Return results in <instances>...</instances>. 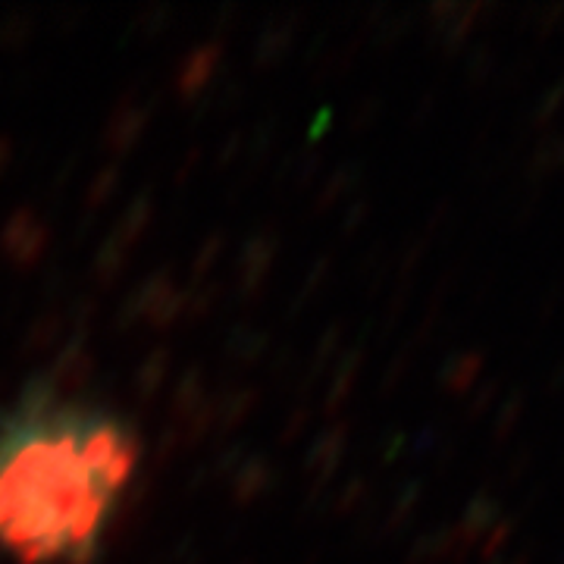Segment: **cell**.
I'll return each instance as SVG.
<instances>
[{"mask_svg": "<svg viewBox=\"0 0 564 564\" xmlns=\"http://www.w3.org/2000/svg\"><path fill=\"white\" fill-rule=\"evenodd\" d=\"M135 464L117 414L25 395L0 423V549L20 564H91Z\"/></svg>", "mask_w": 564, "mask_h": 564, "instance_id": "1", "label": "cell"}, {"mask_svg": "<svg viewBox=\"0 0 564 564\" xmlns=\"http://www.w3.org/2000/svg\"><path fill=\"white\" fill-rule=\"evenodd\" d=\"M562 170H564V132L558 135V132L552 129V135H545V139L536 144V151H533L530 176L540 182L545 180V176L562 173Z\"/></svg>", "mask_w": 564, "mask_h": 564, "instance_id": "2", "label": "cell"}, {"mask_svg": "<svg viewBox=\"0 0 564 564\" xmlns=\"http://www.w3.org/2000/svg\"><path fill=\"white\" fill-rule=\"evenodd\" d=\"M499 521H502V505L496 502V499H489V496L474 499L470 508H467V514H464V536H467V543H474L486 527H496Z\"/></svg>", "mask_w": 564, "mask_h": 564, "instance_id": "3", "label": "cell"}, {"mask_svg": "<svg viewBox=\"0 0 564 564\" xmlns=\"http://www.w3.org/2000/svg\"><path fill=\"white\" fill-rule=\"evenodd\" d=\"M564 107V76L549 91H545L543 98H540V104H536V110H533V126L536 129H555V117L562 113Z\"/></svg>", "mask_w": 564, "mask_h": 564, "instance_id": "4", "label": "cell"}, {"mask_svg": "<svg viewBox=\"0 0 564 564\" xmlns=\"http://www.w3.org/2000/svg\"><path fill=\"white\" fill-rule=\"evenodd\" d=\"M480 367H484V355H467L462 361H452L448 370H445V383L452 386L455 392H464V389L477 383Z\"/></svg>", "mask_w": 564, "mask_h": 564, "instance_id": "5", "label": "cell"}, {"mask_svg": "<svg viewBox=\"0 0 564 564\" xmlns=\"http://www.w3.org/2000/svg\"><path fill=\"white\" fill-rule=\"evenodd\" d=\"M524 392L521 389H514L508 399L502 402V411H499V421H496V440H505L511 430H514V423L521 421V414H524Z\"/></svg>", "mask_w": 564, "mask_h": 564, "instance_id": "6", "label": "cell"}, {"mask_svg": "<svg viewBox=\"0 0 564 564\" xmlns=\"http://www.w3.org/2000/svg\"><path fill=\"white\" fill-rule=\"evenodd\" d=\"M564 17V0H555V3H543V7H536V13H533V25L530 29H536V39L545 41L558 25H562Z\"/></svg>", "mask_w": 564, "mask_h": 564, "instance_id": "7", "label": "cell"}, {"mask_svg": "<svg viewBox=\"0 0 564 564\" xmlns=\"http://www.w3.org/2000/svg\"><path fill=\"white\" fill-rule=\"evenodd\" d=\"M514 518H505V521H499V524L492 527V536L486 540L484 545V555L486 558H496L499 552H502L505 545H508V540H511V533H514Z\"/></svg>", "mask_w": 564, "mask_h": 564, "instance_id": "8", "label": "cell"}, {"mask_svg": "<svg viewBox=\"0 0 564 564\" xmlns=\"http://www.w3.org/2000/svg\"><path fill=\"white\" fill-rule=\"evenodd\" d=\"M530 464H533V452H530V448H521V452H518V458H514V464L508 467L505 480H508V484H518L527 470H530Z\"/></svg>", "mask_w": 564, "mask_h": 564, "instance_id": "9", "label": "cell"}, {"mask_svg": "<svg viewBox=\"0 0 564 564\" xmlns=\"http://www.w3.org/2000/svg\"><path fill=\"white\" fill-rule=\"evenodd\" d=\"M564 299V289L562 285H552V292H545V299H543V307H540V317H549V314H555L558 311V302Z\"/></svg>", "mask_w": 564, "mask_h": 564, "instance_id": "10", "label": "cell"}, {"mask_svg": "<svg viewBox=\"0 0 564 564\" xmlns=\"http://www.w3.org/2000/svg\"><path fill=\"white\" fill-rule=\"evenodd\" d=\"M558 564H564V552H562V558H558Z\"/></svg>", "mask_w": 564, "mask_h": 564, "instance_id": "11", "label": "cell"}, {"mask_svg": "<svg viewBox=\"0 0 564 564\" xmlns=\"http://www.w3.org/2000/svg\"><path fill=\"white\" fill-rule=\"evenodd\" d=\"M562 367H564V364H562Z\"/></svg>", "mask_w": 564, "mask_h": 564, "instance_id": "12", "label": "cell"}]
</instances>
